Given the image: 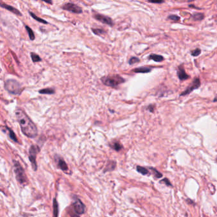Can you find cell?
<instances>
[{
  "mask_svg": "<svg viewBox=\"0 0 217 217\" xmlns=\"http://www.w3.org/2000/svg\"><path fill=\"white\" fill-rule=\"evenodd\" d=\"M16 116L21 126L22 132L25 136L30 138H34L38 135V129L29 116L24 110L18 108L16 110Z\"/></svg>",
  "mask_w": 217,
  "mask_h": 217,
  "instance_id": "6da1fadb",
  "label": "cell"
},
{
  "mask_svg": "<svg viewBox=\"0 0 217 217\" xmlns=\"http://www.w3.org/2000/svg\"><path fill=\"white\" fill-rule=\"evenodd\" d=\"M102 83L108 87L112 88H117L118 85L124 83L125 79L118 74H112L101 78Z\"/></svg>",
  "mask_w": 217,
  "mask_h": 217,
  "instance_id": "7a4b0ae2",
  "label": "cell"
},
{
  "mask_svg": "<svg viewBox=\"0 0 217 217\" xmlns=\"http://www.w3.org/2000/svg\"><path fill=\"white\" fill-rule=\"evenodd\" d=\"M5 89L10 94L13 95H19L22 91L21 84L13 79H9L5 82Z\"/></svg>",
  "mask_w": 217,
  "mask_h": 217,
  "instance_id": "3957f363",
  "label": "cell"
},
{
  "mask_svg": "<svg viewBox=\"0 0 217 217\" xmlns=\"http://www.w3.org/2000/svg\"><path fill=\"white\" fill-rule=\"evenodd\" d=\"M14 169L17 181L21 183V184H23V183H26V180H27V178H26L24 170L21 166V164L18 161L14 162Z\"/></svg>",
  "mask_w": 217,
  "mask_h": 217,
  "instance_id": "277c9868",
  "label": "cell"
},
{
  "mask_svg": "<svg viewBox=\"0 0 217 217\" xmlns=\"http://www.w3.org/2000/svg\"><path fill=\"white\" fill-rule=\"evenodd\" d=\"M39 152L40 148H38V146L31 145V147L29 148V158L30 160V162L31 163L33 169L35 171H37V169H38V166H37L36 163V155Z\"/></svg>",
  "mask_w": 217,
  "mask_h": 217,
  "instance_id": "5b68a950",
  "label": "cell"
},
{
  "mask_svg": "<svg viewBox=\"0 0 217 217\" xmlns=\"http://www.w3.org/2000/svg\"><path fill=\"white\" fill-rule=\"evenodd\" d=\"M61 9L76 14H80L83 12V10H82V9L80 6L72 3H65L61 6Z\"/></svg>",
  "mask_w": 217,
  "mask_h": 217,
  "instance_id": "8992f818",
  "label": "cell"
},
{
  "mask_svg": "<svg viewBox=\"0 0 217 217\" xmlns=\"http://www.w3.org/2000/svg\"><path fill=\"white\" fill-rule=\"evenodd\" d=\"M201 83L199 78H198V77L194 78L192 83L190 84L184 91H183L182 93H181L179 96H184L189 94L190 92H192L194 91V90L199 88L201 86Z\"/></svg>",
  "mask_w": 217,
  "mask_h": 217,
  "instance_id": "52a82bcc",
  "label": "cell"
},
{
  "mask_svg": "<svg viewBox=\"0 0 217 217\" xmlns=\"http://www.w3.org/2000/svg\"><path fill=\"white\" fill-rule=\"evenodd\" d=\"M94 18H96L97 21H98L101 22H102L103 24H107L110 26H113L114 25V22L113 20L109 17L104 16V15L102 14H99V13H96L94 15Z\"/></svg>",
  "mask_w": 217,
  "mask_h": 217,
  "instance_id": "ba28073f",
  "label": "cell"
},
{
  "mask_svg": "<svg viewBox=\"0 0 217 217\" xmlns=\"http://www.w3.org/2000/svg\"><path fill=\"white\" fill-rule=\"evenodd\" d=\"M73 208L77 214H84L85 211V206L80 199H76L73 203Z\"/></svg>",
  "mask_w": 217,
  "mask_h": 217,
  "instance_id": "9c48e42d",
  "label": "cell"
},
{
  "mask_svg": "<svg viewBox=\"0 0 217 217\" xmlns=\"http://www.w3.org/2000/svg\"><path fill=\"white\" fill-rule=\"evenodd\" d=\"M177 75L179 79L181 81L186 80L190 78V76L185 72L184 67H183V65H180L178 67Z\"/></svg>",
  "mask_w": 217,
  "mask_h": 217,
  "instance_id": "30bf717a",
  "label": "cell"
},
{
  "mask_svg": "<svg viewBox=\"0 0 217 217\" xmlns=\"http://www.w3.org/2000/svg\"><path fill=\"white\" fill-rule=\"evenodd\" d=\"M0 7H1V8H3V9H7L9 11H10V12H11L14 14H16V15H17V16H22V13L19 12V10L15 8V7L11 6V5H9L8 4H6V3H3L1 1H0Z\"/></svg>",
  "mask_w": 217,
  "mask_h": 217,
  "instance_id": "8fae6325",
  "label": "cell"
},
{
  "mask_svg": "<svg viewBox=\"0 0 217 217\" xmlns=\"http://www.w3.org/2000/svg\"><path fill=\"white\" fill-rule=\"evenodd\" d=\"M153 67H149V66H143V67H140V68H137L134 69L133 72L136 73H147L150 72L152 71Z\"/></svg>",
  "mask_w": 217,
  "mask_h": 217,
  "instance_id": "7c38bea8",
  "label": "cell"
},
{
  "mask_svg": "<svg viewBox=\"0 0 217 217\" xmlns=\"http://www.w3.org/2000/svg\"><path fill=\"white\" fill-rule=\"evenodd\" d=\"M117 162L115 160H110L106 164V167L104 169V173H106L108 171H112L115 169Z\"/></svg>",
  "mask_w": 217,
  "mask_h": 217,
  "instance_id": "4fadbf2b",
  "label": "cell"
},
{
  "mask_svg": "<svg viewBox=\"0 0 217 217\" xmlns=\"http://www.w3.org/2000/svg\"><path fill=\"white\" fill-rule=\"evenodd\" d=\"M148 59H152L155 62H162L164 60V58L163 56L158 55V54H152L148 56Z\"/></svg>",
  "mask_w": 217,
  "mask_h": 217,
  "instance_id": "5bb4252c",
  "label": "cell"
},
{
  "mask_svg": "<svg viewBox=\"0 0 217 217\" xmlns=\"http://www.w3.org/2000/svg\"><path fill=\"white\" fill-rule=\"evenodd\" d=\"M58 166L62 171L67 172L68 171V167L66 162L63 159H60L58 162Z\"/></svg>",
  "mask_w": 217,
  "mask_h": 217,
  "instance_id": "9a60e30c",
  "label": "cell"
},
{
  "mask_svg": "<svg viewBox=\"0 0 217 217\" xmlns=\"http://www.w3.org/2000/svg\"><path fill=\"white\" fill-rule=\"evenodd\" d=\"M110 147H111L112 149H113L114 150L117 151V152H119L123 148L122 145L119 142H117V141H115L112 144H110Z\"/></svg>",
  "mask_w": 217,
  "mask_h": 217,
  "instance_id": "2e32d148",
  "label": "cell"
},
{
  "mask_svg": "<svg viewBox=\"0 0 217 217\" xmlns=\"http://www.w3.org/2000/svg\"><path fill=\"white\" fill-rule=\"evenodd\" d=\"M39 93L42 94H53L55 93V89L53 88H45L40 90Z\"/></svg>",
  "mask_w": 217,
  "mask_h": 217,
  "instance_id": "e0dca14e",
  "label": "cell"
},
{
  "mask_svg": "<svg viewBox=\"0 0 217 217\" xmlns=\"http://www.w3.org/2000/svg\"><path fill=\"white\" fill-rule=\"evenodd\" d=\"M59 214L58 203L55 199L53 200V217H57Z\"/></svg>",
  "mask_w": 217,
  "mask_h": 217,
  "instance_id": "ac0fdd59",
  "label": "cell"
},
{
  "mask_svg": "<svg viewBox=\"0 0 217 217\" xmlns=\"http://www.w3.org/2000/svg\"><path fill=\"white\" fill-rule=\"evenodd\" d=\"M25 28L26 29V31H27L28 33V35H29V39L33 41L35 40V34H34V32H33V31L32 30V29L31 28H29L28 26L26 25L25 26Z\"/></svg>",
  "mask_w": 217,
  "mask_h": 217,
  "instance_id": "d6986e66",
  "label": "cell"
},
{
  "mask_svg": "<svg viewBox=\"0 0 217 217\" xmlns=\"http://www.w3.org/2000/svg\"><path fill=\"white\" fill-rule=\"evenodd\" d=\"M192 17L194 21H201L204 18V14L202 13H196L192 15Z\"/></svg>",
  "mask_w": 217,
  "mask_h": 217,
  "instance_id": "ffe728a7",
  "label": "cell"
},
{
  "mask_svg": "<svg viewBox=\"0 0 217 217\" xmlns=\"http://www.w3.org/2000/svg\"><path fill=\"white\" fill-rule=\"evenodd\" d=\"M29 13L30 14V16H31L33 18H34L35 20L37 21L38 22H41V23L44 24H48V22L46 21H45V20L42 19V18H41L38 17V16H36L34 13H33L31 12H29Z\"/></svg>",
  "mask_w": 217,
  "mask_h": 217,
  "instance_id": "44dd1931",
  "label": "cell"
},
{
  "mask_svg": "<svg viewBox=\"0 0 217 217\" xmlns=\"http://www.w3.org/2000/svg\"><path fill=\"white\" fill-rule=\"evenodd\" d=\"M6 129L9 130V136H10V138L12 139L13 141L15 142H17V143H18V140H17V138L16 135V134L14 133V132L13 131V130L10 129L9 128H8V127H6Z\"/></svg>",
  "mask_w": 217,
  "mask_h": 217,
  "instance_id": "7402d4cb",
  "label": "cell"
},
{
  "mask_svg": "<svg viewBox=\"0 0 217 217\" xmlns=\"http://www.w3.org/2000/svg\"><path fill=\"white\" fill-rule=\"evenodd\" d=\"M31 57L33 62H40L42 61V58L40 56L35 53V52H31Z\"/></svg>",
  "mask_w": 217,
  "mask_h": 217,
  "instance_id": "603a6c76",
  "label": "cell"
},
{
  "mask_svg": "<svg viewBox=\"0 0 217 217\" xmlns=\"http://www.w3.org/2000/svg\"><path fill=\"white\" fill-rule=\"evenodd\" d=\"M136 169H137V171L138 172V173H141V174H143V175H146V174H148V169H146V168L144 167L138 166L136 167Z\"/></svg>",
  "mask_w": 217,
  "mask_h": 217,
  "instance_id": "cb8c5ba5",
  "label": "cell"
},
{
  "mask_svg": "<svg viewBox=\"0 0 217 217\" xmlns=\"http://www.w3.org/2000/svg\"><path fill=\"white\" fill-rule=\"evenodd\" d=\"M92 32L94 33L95 35H98V36H100L101 35L103 34H104V33H105L106 31H104V30H103V29H99V28H92Z\"/></svg>",
  "mask_w": 217,
  "mask_h": 217,
  "instance_id": "d4e9b609",
  "label": "cell"
},
{
  "mask_svg": "<svg viewBox=\"0 0 217 217\" xmlns=\"http://www.w3.org/2000/svg\"><path fill=\"white\" fill-rule=\"evenodd\" d=\"M149 169H151V170H152L153 173V174H154L155 177L156 178H161V177H162V173H160L159 171H157V170L156 169H155V168H153V167H149Z\"/></svg>",
  "mask_w": 217,
  "mask_h": 217,
  "instance_id": "484cf974",
  "label": "cell"
},
{
  "mask_svg": "<svg viewBox=\"0 0 217 217\" xmlns=\"http://www.w3.org/2000/svg\"><path fill=\"white\" fill-rule=\"evenodd\" d=\"M201 53V50L199 48H197L196 49H194L191 51V55L194 57H197V56L199 55Z\"/></svg>",
  "mask_w": 217,
  "mask_h": 217,
  "instance_id": "4316f807",
  "label": "cell"
},
{
  "mask_svg": "<svg viewBox=\"0 0 217 217\" xmlns=\"http://www.w3.org/2000/svg\"><path fill=\"white\" fill-rule=\"evenodd\" d=\"M140 61V59L138 58L137 57H132L129 59V65H134L135 64L136 62H138Z\"/></svg>",
  "mask_w": 217,
  "mask_h": 217,
  "instance_id": "83f0119b",
  "label": "cell"
},
{
  "mask_svg": "<svg viewBox=\"0 0 217 217\" xmlns=\"http://www.w3.org/2000/svg\"><path fill=\"white\" fill-rule=\"evenodd\" d=\"M168 18L174 22H178L180 18H179V16H177V15H170V16H168Z\"/></svg>",
  "mask_w": 217,
  "mask_h": 217,
  "instance_id": "f1b7e54d",
  "label": "cell"
},
{
  "mask_svg": "<svg viewBox=\"0 0 217 217\" xmlns=\"http://www.w3.org/2000/svg\"><path fill=\"white\" fill-rule=\"evenodd\" d=\"M160 183H164V184H166L167 186L172 187V184L167 178H164V179H162L161 181H160Z\"/></svg>",
  "mask_w": 217,
  "mask_h": 217,
  "instance_id": "f546056e",
  "label": "cell"
},
{
  "mask_svg": "<svg viewBox=\"0 0 217 217\" xmlns=\"http://www.w3.org/2000/svg\"><path fill=\"white\" fill-rule=\"evenodd\" d=\"M147 109L150 112H151V113H153V111L155 110V105H153V104H150V105L148 106Z\"/></svg>",
  "mask_w": 217,
  "mask_h": 217,
  "instance_id": "4dcf8cb0",
  "label": "cell"
},
{
  "mask_svg": "<svg viewBox=\"0 0 217 217\" xmlns=\"http://www.w3.org/2000/svg\"><path fill=\"white\" fill-rule=\"evenodd\" d=\"M150 3H162L164 1H148Z\"/></svg>",
  "mask_w": 217,
  "mask_h": 217,
  "instance_id": "1f68e13d",
  "label": "cell"
},
{
  "mask_svg": "<svg viewBox=\"0 0 217 217\" xmlns=\"http://www.w3.org/2000/svg\"><path fill=\"white\" fill-rule=\"evenodd\" d=\"M44 2L47 3H49V4H50V5H52V3H52V1H44Z\"/></svg>",
  "mask_w": 217,
  "mask_h": 217,
  "instance_id": "d6a6232c",
  "label": "cell"
},
{
  "mask_svg": "<svg viewBox=\"0 0 217 217\" xmlns=\"http://www.w3.org/2000/svg\"><path fill=\"white\" fill-rule=\"evenodd\" d=\"M213 101H214V102H216V97L215 98L214 100H213Z\"/></svg>",
  "mask_w": 217,
  "mask_h": 217,
  "instance_id": "836d02e7",
  "label": "cell"
},
{
  "mask_svg": "<svg viewBox=\"0 0 217 217\" xmlns=\"http://www.w3.org/2000/svg\"><path fill=\"white\" fill-rule=\"evenodd\" d=\"M75 216V217H79V216Z\"/></svg>",
  "mask_w": 217,
  "mask_h": 217,
  "instance_id": "e575fe53",
  "label": "cell"
}]
</instances>
